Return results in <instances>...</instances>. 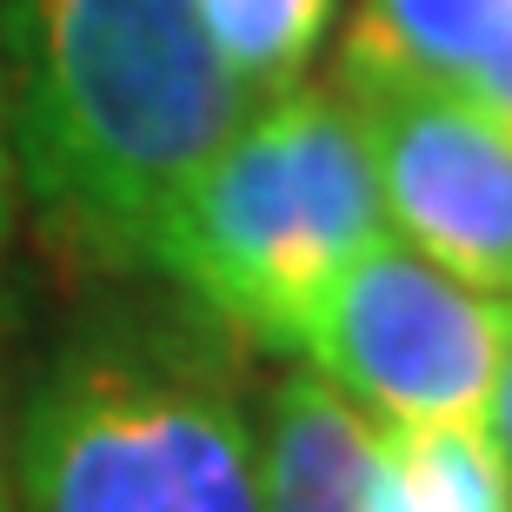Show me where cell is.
<instances>
[{"label":"cell","mask_w":512,"mask_h":512,"mask_svg":"<svg viewBox=\"0 0 512 512\" xmlns=\"http://www.w3.org/2000/svg\"><path fill=\"white\" fill-rule=\"evenodd\" d=\"M0 67L20 193L87 273H140L180 187L253 107L200 0H7Z\"/></svg>","instance_id":"obj_1"},{"label":"cell","mask_w":512,"mask_h":512,"mask_svg":"<svg viewBox=\"0 0 512 512\" xmlns=\"http://www.w3.org/2000/svg\"><path fill=\"white\" fill-rule=\"evenodd\" d=\"M20 512H266L260 419L200 306L80 326L20 406Z\"/></svg>","instance_id":"obj_2"},{"label":"cell","mask_w":512,"mask_h":512,"mask_svg":"<svg viewBox=\"0 0 512 512\" xmlns=\"http://www.w3.org/2000/svg\"><path fill=\"white\" fill-rule=\"evenodd\" d=\"M386 233L353 94L340 80H300L247 107V120L207 153L153 233L147 266L213 326L266 353H306L346 266Z\"/></svg>","instance_id":"obj_3"},{"label":"cell","mask_w":512,"mask_h":512,"mask_svg":"<svg viewBox=\"0 0 512 512\" xmlns=\"http://www.w3.org/2000/svg\"><path fill=\"white\" fill-rule=\"evenodd\" d=\"M506 353L512 300L453 280L386 233L346 266L300 360L380 426H433L486 419Z\"/></svg>","instance_id":"obj_4"},{"label":"cell","mask_w":512,"mask_h":512,"mask_svg":"<svg viewBox=\"0 0 512 512\" xmlns=\"http://www.w3.org/2000/svg\"><path fill=\"white\" fill-rule=\"evenodd\" d=\"M386 227L453 280L512 300V127L453 87H346Z\"/></svg>","instance_id":"obj_5"},{"label":"cell","mask_w":512,"mask_h":512,"mask_svg":"<svg viewBox=\"0 0 512 512\" xmlns=\"http://www.w3.org/2000/svg\"><path fill=\"white\" fill-rule=\"evenodd\" d=\"M266 512H386L380 499V426L326 386L313 366L266 393L260 419Z\"/></svg>","instance_id":"obj_6"},{"label":"cell","mask_w":512,"mask_h":512,"mask_svg":"<svg viewBox=\"0 0 512 512\" xmlns=\"http://www.w3.org/2000/svg\"><path fill=\"white\" fill-rule=\"evenodd\" d=\"M506 20L512 0H360L340 87H459Z\"/></svg>","instance_id":"obj_7"},{"label":"cell","mask_w":512,"mask_h":512,"mask_svg":"<svg viewBox=\"0 0 512 512\" xmlns=\"http://www.w3.org/2000/svg\"><path fill=\"white\" fill-rule=\"evenodd\" d=\"M380 499L386 512H512V466L486 419L380 426Z\"/></svg>","instance_id":"obj_8"},{"label":"cell","mask_w":512,"mask_h":512,"mask_svg":"<svg viewBox=\"0 0 512 512\" xmlns=\"http://www.w3.org/2000/svg\"><path fill=\"white\" fill-rule=\"evenodd\" d=\"M333 7L340 0H200L213 47L253 107L306 80L313 54L326 47Z\"/></svg>","instance_id":"obj_9"},{"label":"cell","mask_w":512,"mask_h":512,"mask_svg":"<svg viewBox=\"0 0 512 512\" xmlns=\"http://www.w3.org/2000/svg\"><path fill=\"white\" fill-rule=\"evenodd\" d=\"M453 94H466L473 107H486L493 120H506V127H512V20L499 27V40L473 60V74L459 80Z\"/></svg>","instance_id":"obj_10"},{"label":"cell","mask_w":512,"mask_h":512,"mask_svg":"<svg viewBox=\"0 0 512 512\" xmlns=\"http://www.w3.org/2000/svg\"><path fill=\"white\" fill-rule=\"evenodd\" d=\"M14 220H20V167H14V120H7V67H0V286H7Z\"/></svg>","instance_id":"obj_11"},{"label":"cell","mask_w":512,"mask_h":512,"mask_svg":"<svg viewBox=\"0 0 512 512\" xmlns=\"http://www.w3.org/2000/svg\"><path fill=\"white\" fill-rule=\"evenodd\" d=\"M486 426H493L499 453H506V466H512V353H506V366H499V380H493V399H486Z\"/></svg>","instance_id":"obj_12"},{"label":"cell","mask_w":512,"mask_h":512,"mask_svg":"<svg viewBox=\"0 0 512 512\" xmlns=\"http://www.w3.org/2000/svg\"><path fill=\"white\" fill-rule=\"evenodd\" d=\"M0 512H20V493H14V446H7V426H0Z\"/></svg>","instance_id":"obj_13"}]
</instances>
